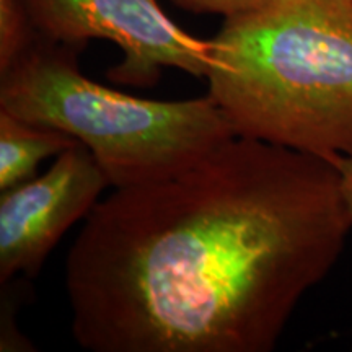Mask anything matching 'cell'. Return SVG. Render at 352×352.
I'll return each mask as SVG.
<instances>
[{"label":"cell","mask_w":352,"mask_h":352,"mask_svg":"<svg viewBox=\"0 0 352 352\" xmlns=\"http://www.w3.org/2000/svg\"><path fill=\"white\" fill-rule=\"evenodd\" d=\"M77 142L63 131L32 124L0 111V191L34 178L44 158L57 157Z\"/></svg>","instance_id":"8992f818"},{"label":"cell","mask_w":352,"mask_h":352,"mask_svg":"<svg viewBox=\"0 0 352 352\" xmlns=\"http://www.w3.org/2000/svg\"><path fill=\"white\" fill-rule=\"evenodd\" d=\"M109 184L94 153L78 140L43 176L2 191L0 283L36 276L57 241L91 212Z\"/></svg>","instance_id":"5b68a950"},{"label":"cell","mask_w":352,"mask_h":352,"mask_svg":"<svg viewBox=\"0 0 352 352\" xmlns=\"http://www.w3.org/2000/svg\"><path fill=\"white\" fill-rule=\"evenodd\" d=\"M209 96L239 138L352 155V0H264L209 39Z\"/></svg>","instance_id":"7a4b0ae2"},{"label":"cell","mask_w":352,"mask_h":352,"mask_svg":"<svg viewBox=\"0 0 352 352\" xmlns=\"http://www.w3.org/2000/svg\"><path fill=\"white\" fill-rule=\"evenodd\" d=\"M78 47L33 36L0 69V111L72 135L113 188L166 178L236 134L209 95L144 100L83 76Z\"/></svg>","instance_id":"3957f363"},{"label":"cell","mask_w":352,"mask_h":352,"mask_svg":"<svg viewBox=\"0 0 352 352\" xmlns=\"http://www.w3.org/2000/svg\"><path fill=\"white\" fill-rule=\"evenodd\" d=\"M336 165L341 175L342 195H344L347 209H349L351 219H352V155L341 158Z\"/></svg>","instance_id":"9c48e42d"},{"label":"cell","mask_w":352,"mask_h":352,"mask_svg":"<svg viewBox=\"0 0 352 352\" xmlns=\"http://www.w3.org/2000/svg\"><path fill=\"white\" fill-rule=\"evenodd\" d=\"M351 230L334 162L236 135L96 202L65 264L72 334L94 352H271Z\"/></svg>","instance_id":"6da1fadb"},{"label":"cell","mask_w":352,"mask_h":352,"mask_svg":"<svg viewBox=\"0 0 352 352\" xmlns=\"http://www.w3.org/2000/svg\"><path fill=\"white\" fill-rule=\"evenodd\" d=\"M36 38L85 50L91 39L120 47L121 60L107 77L121 85H157L164 69L206 77L209 39L179 28L157 0H20Z\"/></svg>","instance_id":"277c9868"},{"label":"cell","mask_w":352,"mask_h":352,"mask_svg":"<svg viewBox=\"0 0 352 352\" xmlns=\"http://www.w3.org/2000/svg\"><path fill=\"white\" fill-rule=\"evenodd\" d=\"M33 36L20 0H0V69L7 67Z\"/></svg>","instance_id":"52a82bcc"},{"label":"cell","mask_w":352,"mask_h":352,"mask_svg":"<svg viewBox=\"0 0 352 352\" xmlns=\"http://www.w3.org/2000/svg\"><path fill=\"white\" fill-rule=\"evenodd\" d=\"M178 7L195 13H217L233 16L261 6L264 0H171Z\"/></svg>","instance_id":"ba28073f"}]
</instances>
